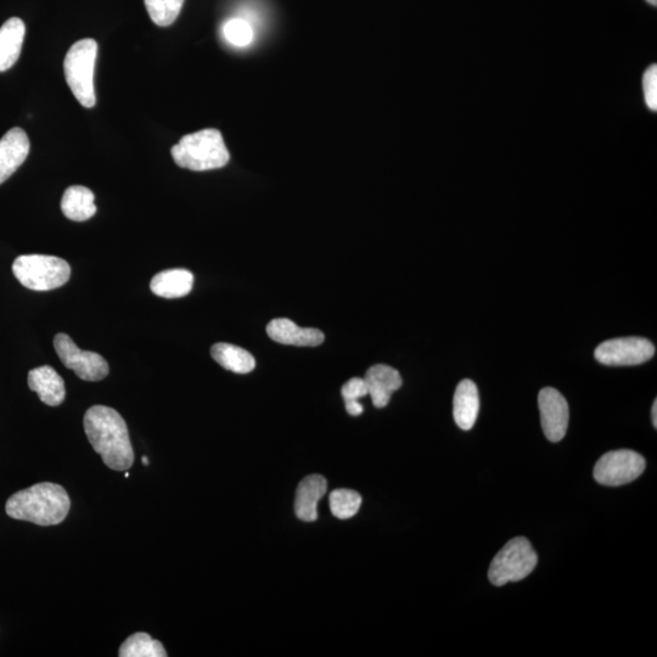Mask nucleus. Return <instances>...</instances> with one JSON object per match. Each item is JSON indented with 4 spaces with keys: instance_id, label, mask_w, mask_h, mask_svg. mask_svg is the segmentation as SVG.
<instances>
[{
    "instance_id": "f257e3e1",
    "label": "nucleus",
    "mask_w": 657,
    "mask_h": 657,
    "mask_svg": "<svg viewBox=\"0 0 657 657\" xmlns=\"http://www.w3.org/2000/svg\"><path fill=\"white\" fill-rule=\"evenodd\" d=\"M83 423L89 442L108 468L116 471L132 468L131 438L119 412L110 407L94 406L84 415Z\"/></svg>"
},
{
    "instance_id": "f03ea898",
    "label": "nucleus",
    "mask_w": 657,
    "mask_h": 657,
    "mask_svg": "<svg viewBox=\"0 0 657 657\" xmlns=\"http://www.w3.org/2000/svg\"><path fill=\"white\" fill-rule=\"evenodd\" d=\"M71 508L69 494L60 485L42 482L16 492L8 499L11 519L32 522L39 526H54L63 522Z\"/></svg>"
},
{
    "instance_id": "7ed1b4c3",
    "label": "nucleus",
    "mask_w": 657,
    "mask_h": 657,
    "mask_svg": "<svg viewBox=\"0 0 657 657\" xmlns=\"http://www.w3.org/2000/svg\"><path fill=\"white\" fill-rule=\"evenodd\" d=\"M171 154L179 167L194 172L218 170L230 160L222 133L212 128L187 134L173 146Z\"/></svg>"
},
{
    "instance_id": "20e7f679",
    "label": "nucleus",
    "mask_w": 657,
    "mask_h": 657,
    "mask_svg": "<svg viewBox=\"0 0 657 657\" xmlns=\"http://www.w3.org/2000/svg\"><path fill=\"white\" fill-rule=\"evenodd\" d=\"M98 43L92 38L81 39L70 48L64 61L67 84L84 108L92 109L97 103L94 88L95 61Z\"/></svg>"
},
{
    "instance_id": "39448f33",
    "label": "nucleus",
    "mask_w": 657,
    "mask_h": 657,
    "mask_svg": "<svg viewBox=\"0 0 657 657\" xmlns=\"http://www.w3.org/2000/svg\"><path fill=\"white\" fill-rule=\"evenodd\" d=\"M13 273L25 288L49 291L61 288L69 282L71 267L63 258L25 255L16 258Z\"/></svg>"
},
{
    "instance_id": "423d86ee",
    "label": "nucleus",
    "mask_w": 657,
    "mask_h": 657,
    "mask_svg": "<svg viewBox=\"0 0 657 657\" xmlns=\"http://www.w3.org/2000/svg\"><path fill=\"white\" fill-rule=\"evenodd\" d=\"M538 557L529 539L516 537L505 544L494 557L488 578L494 586L502 587L509 582L524 580L536 569Z\"/></svg>"
},
{
    "instance_id": "0eeeda50",
    "label": "nucleus",
    "mask_w": 657,
    "mask_h": 657,
    "mask_svg": "<svg viewBox=\"0 0 657 657\" xmlns=\"http://www.w3.org/2000/svg\"><path fill=\"white\" fill-rule=\"evenodd\" d=\"M645 470V459L630 449L604 454L594 468V479L604 486H622L637 480Z\"/></svg>"
},
{
    "instance_id": "6e6552de",
    "label": "nucleus",
    "mask_w": 657,
    "mask_h": 657,
    "mask_svg": "<svg viewBox=\"0 0 657 657\" xmlns=\"http://www.w3.org/2000/svg\"><path fill=\"white\" fill-rule=\"evenodd\" d=\"M54 348L61 363L67 369L73 370L78 378L86 381H100L109 375L110 368L105 358L98 353L82 351L66 334H58L54 338Z\"/></svg>"
},
{
    "instance_id": "1a4fd4ad",
    "label": "nucleus",
    "mask_w": 657,
    "mask_h": 657,
    "mask_svg": "<svg viewBox=\"0 0 657 657\" xmlns=\"http://www.w3.org/2000/svg\"><path fill=\"white\" fill-rule=\"evenodd\" d=\"M655 355V347L648 339L620 338L603 342L595 350L594 356L599 363L627 367L650 361Z\"/></svg>"
},
{
    "instance_id": "9d476101",
    "label": "nucleus",
    "mask_w": 657,
    "mask_h": 657,
    "mask_svg": "<svg viewBox=\"0 0 657 657\" xmlns=\"http://www.w3.org/2000/svg\"><path fill=\"white\" fill-rule=\"evenodd\" d=\"M544 435L550 442H559L566 435L570 411L565 397L553 387H546L538 396Z\"/></svg>"
},
{
    "instance_id": "9b49d317",
    "label": "nucleus",
    "mask_w": 657,
    "mask_h": 657,
    "mask_svg": "<svg viewBox=\"0 0 657 657\" xmlns=\"http://www.w3.org/2000/svg\"><path fill=\"white\" fill-rule=\"evenodd\" d=\"M30 139L21 128H13L0 139V184L13 176L30 153Z\"/></svg>"
},
{
    "instance_id": "f8f14e48",
    "label": "nucleus",
    "mask_w": 657,
    "mask_h": 657,
    "mask_svg": "<svg viewBox=\"0 0 657 657\" xmlns=\"http://www.w3.org/2000/svg\"><path fill=\"white\" fill-rule=\"evenodd\" d=\"M267 334L273 341L282 345L316 347L325 339L322 331L314 328H301L286 318L273 319L267 325Z\"/></svg>"
},
{
    "instance_id": "ddd939ff",
    "label": "nucleus",
    "mask_w": 657,
    "mask_h": 657,
    "mask_svg": "<svg viewBox=\"0 0 657 657\" xmlns=\"http://www.w3.org/2000/svg\"><path fill=\"white\" fill-rule=\"evenodd\" d=\"M364 381L376 408L386 407L390 403L392 393L400 390L403 383L400 372L385 364L369 368Z\"/></svg>"
},
{
    "instance_id": "4468645a",
    "label": "nucleus",
    "mask_w": 657,
    "mask_h": 657,
    "mask_svg": "<svg viewBox=\"0 0 657 657\" xmlns=\"http://www.w3.org/2000/svg\"><path fill=\"white\" fill-rule=\"evenodd\" d=\"M28 386L47 406L58 407L65 401L64 379L49 365L32 369L28 373Z\"/></svg>"
},
{
    "instance_id": "2eb2a0df",
    "label": "nucleus",
    "mask_w": 657,
    "mask_h": 657,
    "mask_svg": "<svg viewBox=\"0 0 657 657\" xmlns=\"http://www.w3.org/2000/svg\"><path fill=\"white\" fill-rule=\"evenodd\" d=\"M328 491V482L322 475L305 477L297 487L295 498V513L297 518L305 522L318 519V503Z\"/></svg>"
},
{
    "instance_id": "dca6fc26",
    "label": "nucleus",
    "mask_w": 657,
    "mask_h": 657,
    "mask_svg": "<svg viewBox=\"0 0 657 657\" xmlns=\"http://www.w3.org/2000/svg\"><path fill=\"white\" fill-rule=\"evenodd\" d=\"M479 411V390L474 381L468 379L460 381L453 401V415L456 424L465 431L473 429Z\"/></svg>"
},
{
    "instance_id": "f3484780",
    "label": "nucleus",
    "mask_w": 657,
    "mask_h": 657,
    "mask_svg": "<svg viewBox=\"0 0 657 657\" xmlns=\"http://www.w3.org/2000/svg\"><path fill=\"white\" fill-rule=\"evenodd\" d=\"M25 33L26 26L19 18H11L0 27V72L10 70L19 60Z\"/></svg>"
},
{
    "instance_id": "a211bd4d",
    "label": "nucleus",
    "mask_w": 657,
    "mask_h": 657,
    "mask_svg": "<svg viewBox=\"0 0 657 657\" xmlns=\"http://www.w3.org/2000/svg\"><path fill=\"white\" fill-rule=\"evenodd\" d=\"M194 275L187 269H168L151 279L150 289L164 299H181L192 291Z\"/></svg>"
},
{
    "instance_id": "6ab92c4d",
    "label": "nucleus",
    "mask_w": 657,
    "mask_h": 657,
    "mask_svg": "<svg viewBox=\"0 0 657 657\" xmlns=\"http://www.w3.org/2000/svg\"><path fill=\"white\" fill-rule=\"evenodd\" d=\"M94 199L95 196L91 189L82 187V185H73L64 193L61 210L71 221H88L97 213Z\"/></svg>"
},
{
    "instance_id": "aec40b11",
    "label": "nucleus",
    "mask_w": 657,
    "mask_h": 657,
    "mask_svg": "<svg viewBox=\"0 0 657 657\" xmlns=\"http://www.w3.org/2000/svg\"><path fill=\"white\" fill-rule=\"evenodd\" d=\"M211 356L221 367L237 374L251 373L256 367L255 358L250 352L230 344L213 345Z\"/></svg>"
},
{
    "instance_id": "412c9836",
    "label": "nucleus",
    "mask_w": 657,
    "mask_h": 657,
    "mask_svg": "<svg viewBox=\"0 0 657 657\" xmlns=\"http://www.w3.org/2000/svg\"><path fill=\"white\" fill-rule=\"evenodd\" d=\"M121 657H166V649L159 640H155L148 633H136L128 637L121 645Z\"/></svg>"
},
{
    "instance_id": "4be33fe9",
    "label": "nucleus",
    "mask_w": 657,
    "mask_h": 657,
    "mask_svg": "<svg viewBox=\"0 0 657 657\" xmlns=\"http://www.w3.org/2000/svg\"><path fill=\"white\" fill-rule=\"evenodd\" d=\"M329 502L331 513L335 518L347 520L358 513L362 505V497L356 491L341 488L330 493Z\"/></svg>"
},
{
    "instance_id": "5701e85b",
    "label": "nucleus",
    "mask_w": 657,
    "mask_h": 657,
    "mask_svg": "<svg viewBox=\"0 0 657 657\" xmlns=\"http://www.w3.org/2000/svg\"><path fill=\"white\" fill-rule=\"evenodd\" d=\"M146 10L154 24L161 27L171 26L181 14L184 0H144Z\"/></svg>"
},
{
    "instance_id": "b1692460",
    "label": "nucleus",
    "mask_w": 657,
    "mask_h": 657,
    "mask_svg": "<svg viewBox=\"0 0 657 657\" xmlns=\"http://www.w3.org/2000/svg\"><path fill=\"white\" fill-rule=\"evenodd\" d=\"M342 397H344L346 411L352 417H358L363 413V406L359 403L362 397L368 395V387L362 378H353L348 380L342 387Z\"/></svg>"
},
{
    "instance_id": "393cba45",
    "label": "nucleus",
    "mask_w": 657,
    "mask_h": 657,
    "mask_svg": "<svg viewBox=\"0 0 657 657\" xmlns=\"http://www.w3.org/2000/svg\"><path fill=\"white\" fill-rule=\"evenodd\" d=\"M223 35L230 44L243 48L250 46L254 41V30L244 19H232L223 27Z\"/></svg>"
},
{
    "instance_id": "a878e982",
    "label": "nucleus",
    "mask_w": 657,
    "mask_h": 657,
    "mask_svg": "<svg viewBox=\"0 0 657 657\" xmlns=\"http://www.w3.org/2000/svg\"><path fill=\"white\" fill-rule=\"evenodd\" d=\"M645 103L650 110H657V66H650L643 76Z\"/></svg>"
},
{
    "instance_id": "bb28decb",
    "label": "nucleus",
    "mask_w": 657,
    "mask_h": 657,
    "mask_svg": "<svg viewBox=\"0 0 657 657\" xmlns=\"http://www.w3.org/2000/svg\"><path fill=\"white\" fill-rule=\"evenodd\" d=\"M651 418H653V424L657 428V401L654 402L653 411H651Z\"/></svg>"
},
{
    "instance_id": "cd10ccee",
    "label": "nucleus",
    "mask_w": 657,
    "mask_h": 657,
    "mask_svg": "<svg viewBox=\"0 0 657 657\" xmlns=\"http://www.w3.org/2000/svg\"><path fill=\"white\" fill-rule=\"evenodd\" d=\"M647 2H648L650 5H653V7H656V5H657V0H647Z\"/></svg>"
},
{
    "instance_id": "c85d7f7f",
    "label": "nucleus",
    "mask_w": 657,
    "mask_h": 657,
    "mask_svg": "<svg viewBox=\"0 0 657 657\" xmlns=\"http://www.w3.org/2000/svg\"><path fill=\"white\" fill-rule=\"evenodd\" d=\"M143 463L144 465H149V460L146 457H143Z\"/></svg>"
}]
</instances>
